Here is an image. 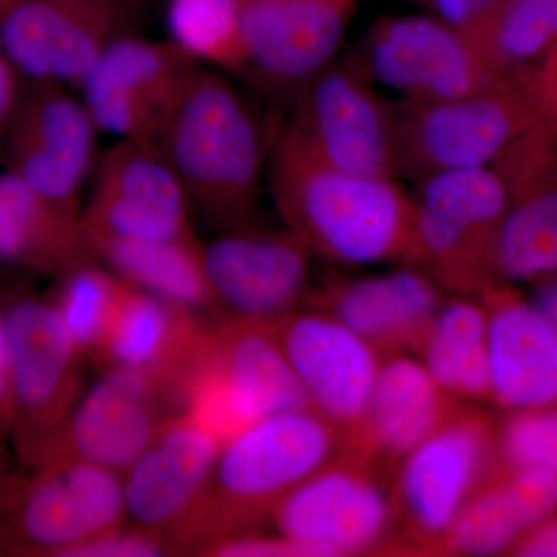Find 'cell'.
Segmentation results:
<instances>
[{"mask_svg": "<svg viewBox=\"0 0 557 557\" xmlns=\"http://www.w3.org/2000/svg\"><path fill=\"white\" fill-rule=\"evenodd\" d=\"M313 252L289 231H223L203 248L220 319L274 325L306 309Z\"/></svg>", "mask_w": 557, "mask_h": 557, "instance_id": "cell-15", "label": "cell"}, {"mask_svg": "<svg viewBox=\"0 0 557 557\" xmlns=\"http://www.w3.org/2000/svg\"><path fill=\"white\" fill-rule=\"evenodd\" d=\"M182 413L174 395L157 381L131 370H102L47 443L36 467L81 460L124 475L164 424Z\"/></svg>", "mask_w": 557, "mask_h": 557, "instance_id": "cell-14", "label": "cell"}, {"mask_svg": "<svg viewBox=\"0 0 557 557\" xmlns=\"http://www.w3.org/2000/svg\"><path fill=\"white\" fill-rule=\"evenodd\" d=\"M95 262L132 287L196 311L219 314L197 236L186 239L134 240L98 237L87 240Z\"/></svg>", "mask_w": 557, "mask_h": 557, "instance_id": "cell-27", "label": "cell"}, {"mask_svg": "<svg viewBox=\"0 0 557 557\" xmlns=\"http://www.w3.org/2000/svg\"><path fill=\"white\" fill-rule=\"evenodd\" d=\"M171 556L170 548L161 539L123 525L91 539L86 544L70 549L64 557H159Z\"/></svg>", "mask_w": 557, "mask_h": 557, "instance_id": "cell-35", "label": "cell"}, {"mask_svg": "<svg viewBox=\"0 0 557 557\" xmlns=\"http://www.w3.org/2000/svg\"><path fill=\"white\" fill-rule=\"evenodd\" d=\"M81 222L86 240L196 236L188 197L174 171L156 145L132 139H119L98 157Z\"/></svg>", "mask_w": 557, "mask_h": 557, "instance_id": "cell-17", "label": "cell"}, {"mask_svg": "<svg viewBox=\"0 0 557 557\" xmlns=\"http://www.w3.org/2000/svg\"><path fill=\"white\" fill-rule=\"evenodd\" d=\"M397 112L399 175L423 182L443 172L493 166L505 149L547 115L534 70L445 101H403Z\"/></svg>", "mask_w": 557, "mask_h": 557, "instance_id": "cell-4", "label": "cell"}, {"mask_svg": "<svg viewBox=\"0 0 557 557\" xmlns=\"http://www.w3.org/2000/svg\"><path fill=\"white\" fill-rule=\"evenodd\" d=\"M153 145L178 178L193 215L220 233L255 225L265 143L248 102L222 73L199 70Z\"/></svg>", "mask_w": 557, "mask_h": 557, "instance_id": "cell-3", "label": "cell"}, {"mask_svg": "<svg viewBox=\"0 0 557 557\" xmlns=\"http://www.w3.org/2000/svg\"><path fill=\"white\" fill-rule=\"evenodd\" d=\"M10 354L13 424L21 453L36 465L83 391L86 359L54 304L22 299L3 314Z\"/></svg>", "mask_w": 557, "mask_h": 557, "instance_id": "cell-10", "label": "cell"}, {"mask_svg": "<svg viewBox=\"0 0 557 557\" xmlns=\"http://www.w3.org/2000/svg\"><path fill=\"white\" fill-rule=\"evenodd\" d=\"M98 134L75 90L51 81L27 79L0 146L3 171L81 218L84 188L97 166Z\"/></svg>", "mask_w": 557, "mask_h": 557, "instance_id": "cell-9", "label": "cell"}, {"mask_svg": "<svg viewBox=\"0 0 557 557\" xmlns=\"http://www.w3.org/2000/svg\"><path fill=\"white\" fill-rule=\"evenodd\" d=\"M25 81L20 69L0 51V146L20 108Z\"/></svg>", "mask_w": 557, "mask_h": 557, "instance_id": "cell-37", "label": "cell"}, {"mask_svg": "<svg viewBox=\"0 0 557 557\" xmlns=\"http://www.w3.org/2000/svg\"><path fill=\"white\" fill-rule=\"evenodd\" d=\"M208 357L263 418L310 406L273 325L220 319L209 329Z\"/></svg>", "mask_w": 557, "mask_h": 557, "instance_id": "cell-28", "label": "cell"}, {"mask_svg": "<svg viewBox=\"0 0 557 557\" xmlns=\"http://www.w3.org/2000/svg\"><path fill=\"white\" fill-rule=\"evenodd\" d=\"M137 0H10L0 14V51L25 79L76 90L115 40L131 35Z\"/></svg>", "mask_w": 557, "mask_h": 557, "instance_id": "cell-11", "label": "cell"}, {"mask_svg": "<svg viewBox=\"0 0 557 557\" xmlns=\"http://www.w3.org/2000/svg\"><path fill=\"white\" fill-rule=\"evenodd\" d=\"M351 0H244V65L256 87L293 102L332 67Z\"/></svg>", "mask_w": 557, "mask_h": 557, "instance_id": "cell-16", "label": "cell"}, {"mask_svg": "<svg viewBox=\"0 0 557 557\" xmlns=\"http://www.w3.org/2000/svg\"><path fill=\"white\" fill-rule=\"evenodd\" d=\"M498 460L502 468H541L557 478V408L512 412L498 428Z\"/></svg>", "mask_w": 557, "mask_h": 557, "instance_id": "cell-34", "label": "cell"}, {"mask_svg": "<svg viewBox=\"0 0 557 557\" xmlns=\"http://www.w3.org/2000/svg\"><path fill=\"white\" fill-rule=\"evenodd\" d=\"M351 2H357V0H351Z\"/></svg>", "mask_w": 557, "mask_h": 557, "instance_id": "cell-46", "label": "cell"}, {"mask_svg": "<svg viewBox=\"0 0 557 557\" xmlns=\"http://www.w3.org/2000/svg\"><path fill=\"white\" fill-rule=\"evenodd\" d=\"M10 0H0V14H2V11L7 9V5H9Z\"/></svg>", "mask_w": 557, "mask_h": 557, "instance_id": "cell-44", "label": "cell"}, {"mask_svg": "<svg viewBox=\"0 0 557 557\" xmlns=\"http://www.w3.org/2000/svg\"><path fill=\"white\" fill-rule=\"evenodd\" d=\"M16 515L17 541L64 557L70 549L126 525L123 475L81 460L40 465Z\"/></svg>", "mask_w": 557, "mask_h": 557, "instance_id": "cell-20", "label": "cell"}, {"mask_svg": "<svg viewBox=\"0 0 557 557\" xmlns=\"http://www.w3.org/2000/svg\"><path fill=\"white\" fill-rule=\"evenodd\" d=\"M490 313L491 399L511 412L557 408V329L504 285L480 298Z\"/></svg>", "mask_w": 557, "mask_h": 557, "instance_id": "cell-24", "label": "cell"}, {"mask_svg": "<svg viewBox=\"0 0 557 557\" xmlns=\"http://www.w3.org/2000/svg\"><path fill=\"white\" fill-rule=\"evenodd\" d=\"M310 408L344 434L368 409L383 355L327 311L300 309L273 325Z\"/></svg>", "mask_w": 557, "mask_h": 557, "instance_id": "cell-19", "label": "cell"}, {"mask_svg": "<svg viewBox=\"0 0 557 557\" xmlns=\"http://www.w3.org/2000/svg\"><path fill=\"white\" fill-rule=\"evenodd\" d=\"M534 86L544 112L557 120V57H547L537 65Z\"/></svg>", "mask_w": 557, "mask_h": 557, "instance_id": "cell-41", "label": "cell"}, {"mask_svg": "<svg viewBox=\"0 0 557 557\" xmlns=\"http://www.w3.org/2000/svg\"><path fill=\"white\" fill-rule=\"evenodd\" d=\"M391 486L343 453L282 498L270 520L277 534L307 545L318 557L410 553L395 519Z\"/></svg>", "mask_w": 557, "mask_h": 557, "instance_id": "cell-8", "label": "cell"}, {"mask_svg": "<svg viewBox=\"0 0 557 557\" xmlns=\"http://www.w3.org/2000/svg\"><path fill=\"white\" fill-rule=\"evenodd\" d=\"M222 443L186 413L171 418L123 475L132 527L161 539L171 555L207 494Z\"/></svg>", "mask_w": 557, "mask_h": 557, "instance_id": "cell-18", "label": "cell"}, {"mask_svg": "<svg viewBox=\"0 0 557 557\" xmlns=\"http://www.w3.org/2000/svg\"><path fill=\"white\" fill-rule=\"evenodd\" d=\"M200 69L171 39L131 33L101 54L75 91L100 132L153 145Z\"/></svg>", "mask_w": 557, "mask_h": 557, "instance_id": "cell-12", "label": "cell"}, {"mask_svg": "<svg viewBox=\"0 0 557 557\" xmlns=\"http://www.w3.org/2000/svg\"><path fill=\"white\" fill-rule=\"evenodd\" d=\"M448 293L413 267L355 278H330L307 306L327 311L384 358L418 355Z\"/></svg>", "mask_w": 557, "mask_h": 557, "instance_id": "cell-22", "label": "cell"}, {"mask_svg": "<svg viewBox=\"0 0 557 557\" xmlns=\"http://www.w3.org/2000/svg\"><path fill=\"white\" fill-rule=\"evenodd\" d=\"M505 2H507V0H474L475 10H478L479 14V24L475 30L469 36L474 35L487 20H491V17L505 5Z\"/></svg>", "mask_w": 557, "mask_h": 557, "instance_id": "cell-43", "label": "cell"}, {"mask_svg": "<svg viewBox=\"0 0 557 557\" xmlns=\"http://www.w3.org/2000/svg\"><path fill=\"white\" fill-rule=\"evenodd\" d=\"M461 405L435 383L420 359L391 355L383 359L364 416L346 434L344 454L392 485L401 461Z\"/></svg>", "mask_w": 557, "mask_h": 557, "instance_id": "cell-21", "label": "cell"}, {"mask_svg": "<svg viewBox=\"0 0 557 557\" xmlns=\"http://www.w3.org/2000/svg\"><path fill=\"white\" fill-rule=\"evenodd\" d=\"M498 467V426L472 406L461 405L418 445L391 486L399 533L413 552L443 555L458 516Z\"/></svg>", "mask_w": 557, "mask_h": 557, "instance_id": "cell-6", "label": "cell"}, {"mask_svg": "<svg viewBox=\"0 0 557 557\" xmlns=\"http://www.w3.org/2000/svg\"><path fill=\"white\" fill-rule=\"evenodd\" d=\"M406 265L448 295L482 298L496 285L494 251L509 208L504 180L491 166L443 172L420 183Z\"/></svg>", "mask_w": 557, "mask_h": 557, "instance_id": "cell-5", "label": "cell"}, {"mask_svg": "<svg viewBox=\"0 0 557 557\" xmlns=\"http://www.w3.org/2000/svg\"><path fill=\"white\" fill-rule=\"evenodd\" d=\"M201 556L219 557H318V553L307 545L299 544L277 534L265 536L258 531L225 539L205 549Z\"/></svg>", "mask_w": 557, "mask_h": 557, "instance_id": "cell-36", "label": "cell"}, {"mask_svg": "<svg viewBox=\"0 0 557 557\" xmlns=\"http://www.w3.org/2000/svg\"><path fill=\"white\" fill-rule=\"evenodd\" d=\"M511 553L525 557H557V518L552 516L531 528Z\"/></svg>", "mask_w": 557, "mask_h": 557, "instance_id": "cell-38", "label": "cell"}, {"mask_svg": "<svg viewBox=\"0 0 557 557\" xmlns=\"http://www.w3.org/2000/svg\"><path fill=\"white\" fill-rule=\"evenodd\" d=\"M171 40L201 67L240 75L244 0H171Z\"/></svg>", "mask_w": 557, "mask_h": 557, "instance_id": "cell-32", "label": "cell"}, {"mask_svg": "<svg viewBox=\"0 0 557 557\" xmlns=\"http://www.w3.org/2000/svg\"><path fill=\"white\" fill-rule=\"evenodd\" d=\"M359 67L403 101L454 100L511 76L494 69L467 33L423 16L380 21L364 40Z\"/></svg>", "mask_w": 557, "mask_h": 557, "instance_id": "cell-13", "label": "cell"}, {"mask_svg": "<svg viewBox=\"0 0 557 557\" xmlns=\"http://www.w3.org/2000/svg\"><path fill=\"white\" fill-rule=\"evenodd\" d=\"M471 38L504 75L536 70L557 44V0H507Z\"/></svg>", "mask_w": 557, "mask_h": 557, "instance_id": "cell-31", "label": "cell"}, {"mask_svg": "<svg viewBox=\"0 0 557 557\" xmlns=\"http://www.w3.org/2000/svg\"><path fill=\"white\" fill-rule=\"evenodd\" d=\"M13 424V399H11L10 354L7 341L5 319L0 313V432Z\"/></svg>", "mask_w": 557, "mask_h": 557, "instance_id": "cell-40", "label": "cell"}, {"mask_svg": "<svg viewBox=\"0 0 557 557\" xmlns=\"http://www.w3.org/2000/svg\"><path fill=\"white\" fill-rule=\"evenodd\" d=\"M548 57H557V44H556V46H555V49H553L552 51H549Z\"/></svg>", "mask_w": 557, "mask_h": 557, "instance_id": "cell-45", "label": "cell"}, {"mask_svg": "<svg viewBox=\"0 0 557 557\" xmlns=\"http://www.w3.org/2000/svg\"><path fill=\"white\" fill-rule=\"evenodd\" d=\"M346 434L310 406L256 421L222 446L180 555L258 531L288 493L343 456Z\"/></svg>", "mask_w": 557, "mask_h": 557, "instance_id": "cell-2", "label": "cell"}, {"mask_svg": "<svg viewBox=\"0 0 557 557\" xmlns=\"http://www.w3.org/2000/svg\"><path fill=\"white\" fill-rule=\"evenodd\" d=\"M557 511V478L541 468L498 467L460 512L443 555L511 553L531 528Z\"/></svg>", "mask_w": 557, "mask_h": 557, "instance_id": "cell-25", "label": "cell"}, {"mask_svg": "<svg viewBox=\"0 0 557 557\" xmlns=\"http://www.w3.org/2000/svg\"><path fill=\"white\" fill-rule=\"evenodd\" d=\"M277 139L335 170L399 177L397 112L359 64L335 62L300 91Z\"/></svg>", "mask_w": 557, "mask_h": 557, "instance_id": "cell-7", "label": "cell"}, {"mask_svg": "<svg viewBox=\"0 0 557 557\" xmlns=\"http://www.w3.org/2000/svg\"><path fill=\"white\" fill-rule=\"evenodd\" d=\"M458 401L491 399L490 313L471 296L449 295L417 355Z\"/></svg>", "mask_w": 557, "mask_h": 557, "instance_id": "cell-29", "label": "cell"}, {"mask_svg": "<svg viewBox=\"0 0 557 557\" xmlns=\"http://www.w3.org/2000/svg\"><path fill=\"white\" fill-rule=\"evenodd\" d=\"M129 289L131 284L95 260L62 277L54 306L84 357L100 355Z\"/></svg>", "mask_w": 557, "mask_h": 557, "instance_id": "cell-33", "label": "cell"}, {"mask_svg": "<svg viewBox=\"0 0 557 557\" xmlns=\"http://www.w3.org/2000/svg\"><path fill=\"white\" fill-rule=\"evenodd\" d=\"M269 180L285 230L314 256L348 267L408 263L416 199L397 178L335 170L276 139Z\"/></svg>", "mask_w": 557, "mask_h": 557, "instance_id": "cell-1", "label": "cell"}, {"mask_svg": "<svg viewBox=\"0 0 557 557\" xmlns=\"http://www.w3.org/2000/svg\"><path fill=\"white\" fill-rule=\"evenodd\" d=\"M539 284L541 285H539L534 306H536L537 309L545 314V318L557 329V276L539 282Z\"/></svg>", "mask_w": 557, "mask_h": 557, "instance_id": "cell-42", "label": "cell"}, {"mask_svg": "<svg viewBox=\"0 0 557 557\" xmlns=\"http://www.w3.org/2000/svg\"><path fill=\"white\" fill-rule=\"evenodd\" d=\"M508 193L509 208L494 251L498 284L557 276V168Z\"/></svg>", "mask_w": 557, "mask_h": 557, "instance_id": "cell-30", "label": "cell"}, {"mask_svg": "<svg viewBox=\"0 0 557 557\" xmlns=\"http://www.w3.org/2000/svg\"><path fill=\"white\" fill-rule=\"evenodd\" d=\"M0 262L64 277L94 262L79 215L0 172Z\"/></svg>", "mask_w": 557, "mask_h": 557, "instance_id": "cell-26", "label": "cell"}, {"mask_svg": "<svg viewBox=\"0 0 557 557\" xmlns=\"http://www.w3.org/2000/svg\"><path fill=\"white\" fill-rule=\"evenodd\" d=\"M209 329L201 325L196 311L131 285L95 361L102 370H131L157 381L183 410V387Z\"/></svg>", "mask_w": 557, "mask_h": 557, "instance_id": "cell-23", "label": "cell"}, {"mask_svg": "<svg viewBox=\"0 0 557 557\" xmlns=\"http://www.w3.org/2000/svg\"><path fill=\"white\" fill-rule=\"evenodd\" d=\"M442 21L457 28V30L471 35L479 24V14L474 0H431Z\"/></svg>", "mask_w": 557, "mask_h": 557, "instance_id": "cell-39", "label": "cell"}]
</instances>
